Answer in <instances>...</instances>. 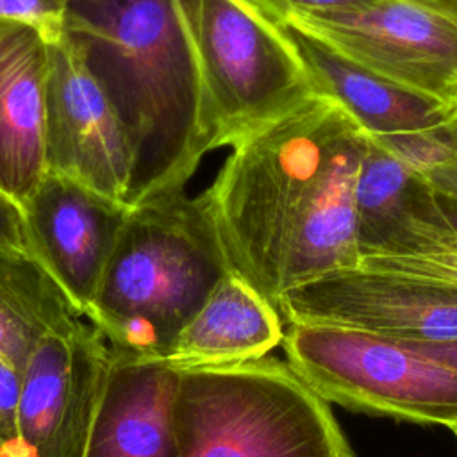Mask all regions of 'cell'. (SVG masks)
<instances>
[{
	"label": "cell",
	"mask_w": 457,
	"mask_h": 457,
	"mask_svg": "<svg viewBox=\"0 0 457 457\" xmlns=\"http://www.w3.org/2000/svg\"><path fill=\"white\" fill-rule=\"evenodd\" d=\"M366 132L314 95L232 148L207 189L232 264L275 309L361 261L353 187Z\"/></svg>",
	"instance_id": "cell-1"
},
{
	"label": "cell",
	"mask_w": 457,
	"mask_h": 457,
	"mask_svg": "<svg viewBox=\"0 0 457 457\" xmlns=\"http://www.w3.org/2000/svg\"><path fill=\"white\" fill-rule=\"evenodd\" d=\"M66 34L111 100L130 145L123 204L182 193L214 150V121L173 0H71Z\"/></svg>",
	"instance_id": "cell-2"
},
{
	"label": "cell",
	"mask_w": 457,
	"mask_h": 457,
	"mask_svg": "<svg viewBox=\"0 0 457 457\" xmlns=\"http://www.w3.org/2000/svg\"><path fill=\"white\" fill-rule=\"evenodd\" d=\"M228 271L207 189L164 196L129 209L86 318L111 350L161 359Z\"/></svg>",
	"instance_id": "cell-3"
},
{
	"label": "cell",
	"mask_w": 457,
	"mask_h": 457,
	"mask_svg": "<svg viewBox=\"0 0 457 457\" xmlns=\"http://www.w3.org/2000/svg\"><path fill=\"white\" fill-rule=\"evenodd\" d=\"M179 457H355L328 403L275 357L182 370Z\"/></svg>",
	"instance_id": "cell-4"
},
{
	"label": "cell",
	"mask_w": 457,
	"mask_h": 457,
	"mask_svg": "<svg viewBox=\"0 0 457 457\" xmlns=\"http://www.w3.org/2000/svg\"><path fill=\"white\" fill-rule=\"evenodd\" d=\"M173 4L204 82L214 148L237 146L318 95L291 43L248 0Z\"/></svg>",
	"instance_id": "cell-5"
},
{
	"label": "cell",
	"mask_w": 457,
	"mask_h": 457,
	"mask_svg": "<svg viewBox=\"0 0 457 457\" xmlns=\"http://www.w3.org/2000/svg\"><path fill=\"white\" fill-rule=\"evenodd\" d=\"M284 325L289 368L327 403L421 425L457 423V368L373 332Z\"/></svg>",
	"instance_id": "cell-6"
},
{
	"label": "cell",
	"mask_w": 457,
	"mask_h": 457,
	"mask_svg": "<svg viewBox=\"0 0 457 457\" xmlns=\"http://www.w3.org/2000/svg\"><path fill=\"white\" fill-rule=\"evenodd\" d=\"M293 21L361 66L439 102L457 105V16L414 0Z\"/></svg>",
	"instance_id": "cell-7"
},
{
	"label": "cell",
	"mask_w": 457,
	"mask_h": 457,
	"mask_svg": "<svg viewBox=\"0 0 457 457\" xmlns=\"http://www.w3.org/2000/svg\"><path fill=\"white\" fill-rule=\"evenodd\" d=\"M277 311L284 323H330L395 341L457 339V286L361 264L291 289Z\"/></svg>",
	"instance_id": "cell-8"
},
{
	"label": "cell",
	"mask_w": 457,
	"mask_h": 457,
	"mask_svg": "<svg viewBox=\"0 0 457 457\" xmlns=\"http://www.w3.org/2000/svg\"><path fill=\"white\" fill-rule=\"evenodd\" d=\"M111 364V346L93 325L46 336L21 370V457H82Z\"/></svg>",
	"instance_id": "cell-9"
},
{
	"label": "cell",
	"mask_w": 457,
	"mask_h": 457,
	"mask_svg": "<svg viewBox=\"0 0 457 457\" xmlns=\"http://www.w3.org/2000/svg\"><path fill=\"white\" fill-rule=\"evenodd\" d=\"M132 168L127 132L77 41L48 43L46 170L111 200H125Z\"/></svg>",
	"instance_id": "cell-10"
},
{
	"label": "cell",
	"mask_w": 457,
	"mask_h": 457,
	"mask_svg": "<svg viewBox=\"0 0 457 457\" xmlns=\"http://www.w3.org/2000/svg\"><path fill=\"white\" fill-rule=\"evenodd\" d=\"M21 212L27 252L87 316L129 207L46 171Z\"/></svg>",
	"instance_id": "cell-11"
},
{
	"label": "cell",
	"mask_w": 457,
	"mask_h": 457,
	"mask_svg": "<svg viewBox=\"0 0 457 457\" xmlns=\"http://www.w3.org/2000/svg\"><path fill=\"white\" fill-rule=\"evenodd\" d=\"M353 204L361 257L457 250V230L430 184L368 134Z\"/></svg>",
	"instance_id": "cell-12"
},
{
	"label": "cell",
	"mask_w": 457,
	"mask_h": 457,
	"mask_svg": "<svg viewBox=\"0 0 457 457\" xmlns=\"http://www.w3.org/2000/svg\"><path fill=\"white\" fill-rule=\"evenodd\" d=\"M180 370L111 350L82 457H179L175 395Z\"/></svg>",
	"instance_id": "cell-13"
},
{
	"label": "cell",
	"mask_w": 457,
	"mask_h": 457,
	"mask_svg": "<svg viewBox=\"0 0 457 457\" xmlns=\"http://www.w3.org/2000/svg\"><path fill=\"white\" fill-rule=\"evenodd\" d=\"M48 43L0 21V191L23 204L46 175Z\"/></svg>",
	"instance_id": "cell-14"
},
{
	"label": "cell",
	"mask_w": 457,
	"mask_h": 457,
	"mask_svg": "<svg viewBox=\"0 0 457 457\" xmlns=\"http://www.w3.org/2000/svg\"><path fill=\"white\" fill-rule=\"evenodd\" d=\"M295 48L316 93L337 102L373 137L421 130L457 116V105L411 91L339 54L293 21H273Z\"/></svg>",
	"instance_id": "cell-15"
},
{
	"label": "cell",
	"mask_w": 457,
	"mask_h": 457,
	"mask_svg": "<svg viewBox=\"0 0 457 457\" xmlns=\"http://www.w3.org/2000/svg\"><path fill=\"white\" fill-rule=\"evenodd\" d=\"M282 337L280 312L232 270L161 359L180 371L241 364L266 357Z\"/></svg>",
	"instance_id": "cell-16"
},
{
	"label": "cell",
	"mask_w": 457,
	"mask_h": 457,
	"mask_svg": "<svg viewBox=\"0 0 457 457\" xmlns=\"http://www.w3.org/2000/svg\"><path fill=\"white\" fill-rule=\"evenodd\" d=\"M79 321L71 300L29 252L0 246V359L23 370L46 336Z\"/></svg>",
	"instance_id": "cell-17"
},
{
	"label": "cell",
	"mask_w": 457,
	"mask_h": 457,
	"mask_svg": "<svg viewBox=\"0 0 457 457\" xmlns=\"http://www.w3.org/2000/svg\"><path fill=\"white\" fill-rule=\"evenodd\" d=\"M359 264L457 286V250L405 255H364Z\"/></svg>",
	"instance_id": "cell-18"
},
{
	"label": "cell",
	"mask_w": 457,
	"mask_h": 457,
	"mask_svg": "<svg viewBox=\"0 0 457 457\" xmlns=\"http://www.w3.org/2000/svg\"><path fill=\"white\" fill-rule=\"evenodd\" d=\"M71 0H0V21H20L36 29L46 43L66 34Z\"/></svg>",
	"instance_id": "cell-19"
},
{
	"label": "cell",
	"mask_w": 457,
	"mask_h": 457,
	"mask_svg": "<svg viewBox=\"0 0 457 457\" xmlns=\"http://www.w3.org/2000/svg\"><path fill=\"white\" fill-rule=\"evenodd\" d=\"M21 370L0 359V457H21L18 436V400Z\"/></svg>",
	"instance_id": "cell-20"
},
{
	"label": "cell",
	"mask_w": 457,
	"mask_h": 457,
	"mask_svg": "<svg viewBox=\"0 0 457 457\" xmlns=\"http://www.w3.org/2000/svg\"><path fill=\"white\" fill-rule=\"evenodd\" d=\"M271 21L325 16L366 7L377 0H248Z\"/></svg>",
	"instance_id": "cell-21"
},
{
	"label": "cell",
	"mask_w": 457,
	"mask_h": 457,
	"mask_svg": "<svg viewBox=\"0 0 457 457\" xmlns=\"http://www.w3.org/2000/svg\"><path fill=\"white\" fill-rule=\"evenodd\" d=\"M0 246L25 250L21 205L0 191Z\"/></svg>",
	"instance_id": "cell-22"
},
{
	"label": "cell",
	"mask_w": 457,
	"mask_h": 457,
	"mask_svg": "<svg viewBox=\"0 0 457 457\" xmlns=\"http://www.w3.org/2000/svg\"><path fill=\"white\" fill-rule=\"evenodd\" d=\"M398 343H403L405 346L420 352L421 355H427L452 368H457V339L441 341V343H416V341H398Z\"/></svg>",
	"instance_id": "cell-23"
},
{
	"label": "cell",
	"mask_w": 457,
	"mask_h": 457,
	"mask_svg": "<svg viewBox=\"0 0 457 457\" xmlns=\"http://www.w3.org/2000/svg\"><path fill=\"white\" fill-rule=\"evenodd\" d=\"M437 200H439L446 218L450 220V223L457 230V200H453V198H441V196H437Z\"/></svg>",
	"instance_id": "cell-24"
},
{
	"label": "cell",
	"mask_w": 457,
	"mask_h": 457,
	"mask_svg": "<svg viewBox=\"0 0 457 457\" xmlns=\"http://www.w3.org/2000/svg\"><path fill=\"white\" fill-rule=\"evenodd\" d=\"M414 2L436 7V9H441L445 12H450V14L457 16V0H414Z\"/></svg>",
	"instance_id": "cell-25"
},
{
	"label": "cell",
	"mask_w": 457,
	"mask_h": 457,
	"mask_svg": "<svg viewBox=\"0 0 457 457\" xmlns=\"http://www.w3.org/2000/svg\"><path fill=\"white\" fill-rule=\"evenodd\" d=\"M450 430H452V434H453V436H455V439H457V423H455V425H452V427H450Z\"/></svg>",
	"instance_id": "cell-26"
}]
</instances>
